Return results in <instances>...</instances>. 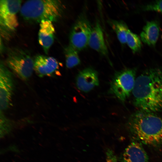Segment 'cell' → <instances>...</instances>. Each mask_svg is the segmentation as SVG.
<instances>
[{
  "instance_id": "1",
  "label": "cell",
  "mask_w": 162,
  "mask_h": 162,
  "mask_svg": "<svg viewBox=\"0 0 162 162\" xmlns=\"http://www.w3.org/2000/svg\"><path fill=\"white\" fill-rule=\"evenodd\" d=\"M132 94L134 104L140 110L153 113L162 111V70H145L136 78Z\"/></svg>"
},
{
  "instance_id": "2",
  "label": "cell",
  "mask_w": 162,
  "mask_h": 162,
  "mask_svg": "<svg viewBox=\"0 0 162 162\" xmlns=\"http://www.w3.org/2000/svg\"><path fill=\"white\" fill-rule=\"evenodd\" d=\"M127 127L135 140L154 147L162 144V118L153 112L139 110L130 117Z\"/></svg>"
},
{
  "instance_id": "3",
  "label": "cell",
  "mask_w": 162,
  "mask_h": 162,
  "mask_svg": "<svg viewBox=\"0 0 162 162\" xmlns=\"http://www.w3.org/2000/svg\"><path fill=\"white\" fill-rule=\"evenodd\" d=\"M63 10L62 3L56 0H30L22 6L20 13L26 20L40 22L43 20L56 21Z\"/></svg>"
},
{
  "instance_id": "4",
  "label": "cell",
  "mask_w": 162,
  "mask_h": 162,
  "mask_svg": "<svg viewBox=\"0 0 162 162\" xmlns=\"http://www.w3.org/2000/svg\"><path fill=\"white\" fill-rule=\"evenodd\" d=\"M6 63L16 74L24 80L31 77L34 70V59L28 52L20 48L8 50Z\"/></svg>"
},
{
  "instance_id": "5",
  "label": "cell",
  "mask_w": 162,
  "mask_h": 162,
  "mask_svg": "<svg viewBox=\"0 0 162 162\" xmlns=\"http://www.w3.org/2000/svg\"><path fill=\"white\" fill-rule=\"evenodd\" d=\"M136 73L135 68L125 69L116 72L110 82V93L124 102L132 93Z\"/></svg>"
},
{
  "instance_id": "6",
  "label": "cell",
  "mask_w": 162,
  "mask_h": 162,
  "mask_svg": "<svg viewBox=\"0 0 162 162\" xmlns=\"http://www.w3.org/2000/svg\"><path fill=\"white\" fill-rule=\"evenodd\" d=\"M92 27L84 12L77 18L70 31L69 44L79 51L83 50L88 45Z\"/></svg>"
},
{
  "instance_id": "7",
  "label": "cell",
  "mask_w": 162,
  "mask_h": 162,
  "mask_svg": "<svg viewBox=\"0 0 162 162\" xmlns=\"http://www.w3.org/2000/svg\"><path fill=\"white\" fill-rule=\"evenodd\" d=\"M21 0L0 1V24L2 28L14 30L18 25L17 14L21 7Z\"/></svg>"
},
{
  "instance_id": "8",
  "label": "cell",
  "mask_w": 162,
  "mask_h": 162,
  "mask_svg": "<svg viewBox=\"0 0 162 162\" xmlns=\"http://www.w3.org/2000/svg\"><path fill=\"white\" fill-rule=\"evenodd\" d=\"M12 73L2 62L0 64V108L3 111L8 107L14 89Z\"/></svg>"
},
{
  "instance_id": "9",
  "label": "cell",
  "mask_w": 162,
  "mask_h": 162,
  "mask_svg": "<svg viewBox=\"0 0 162 162\" xmlns=\"http://www.w3.org/2000/svg\"><path fill=\"white\" fill-rule=\"evenodd\" d=\"M119 160L121 162H149L148 156L141 143L135 140L125 148Z\"/></svg>"
},
{
  "instance_id": "10",
  "label": "cell",
  "mask_w": 162,
  "mask_h": 162,
  "mask_svg": "<svg viewBox=\"0 0 162 162\" xmlns=\"http://www.w3.org/2000/svg\"><path fill=\"white\" fill-rule=\"evenodd\" d=\"M76 84L80 90L85 92H89L99 84L97 72L90 67L82 70L77 76Z\"/></svg>"
},
{
  "instance_id": "11",
  "label": "cell",
  "mask_w": 162,
  "mask_h": 162,
  "mask_svg": "<svg viewBox=\"0 0 162 162\" xmlns=\"http://www.w3.org/2000/svg\"><path fill=\"white\" fill-rule=\"evenodd\" d=\"M58 68V62L53 57L39 55L34 59V70L39 77L51 76Z\"/></svg>"
},
{
  "instance_id": "12",
  "label": "cell",
  "mask_w": 162,
  "mask_h": 162,
  "mask_svg": "<svg viewBox=\"0 0 162 162\" xmlns=\"http://www.w3.org/2000/svg\"><path fill=\"white\" fill-rule=\"evenodd\" d=\"M88 46L101 55L108 58V52L105 41L102 26L99 20H97L92 27Z\"/></svg>"
},
{
  "instance_id": "13",
  "label": "cell",
  "mask_w": 162,
  "mask_h": 162,
  "mask_svg": "<svg viewBox=\"0 0 162 162\" xmlns=\"http://www.w3.org/2000/svg\"><path fill=\"white\" fill-rule=\"evenodd\" d=\"M55 32L52 21L43 20L40 22L38 41L46 54L53 43Z\"/></svg>"
},
{
  "instance_id": "14",
  "label": "cell",
  "mask_w": 162,
  "mask_h": 162,
  "mask_svg": "<svg viewBox=\"0 0 162 162\" xmlns=\"http://www.w3.org/2000/svg\"><path fill=\"white\" fill-rule=\"evenodd\" d=\"M159 34V26L155 20L147 22L140 34L142 41L149 46H154Z\"/></svg>"
},
{
  "instance_id": "15",
  "label": "cell",
  "mask_w": 162,
  "mask_h": 162,
  "mask_svg": "<svg viewBox=\"0 0 162 162\" xmlns=\"http://www.w3.org/2000/svg\"><path fill=\"white\" fill-rule=\"evenodd\" d=\"M108 22L115 31L117 38L122 45L126 43L127 33L128 30L126 24L122 20L110 19Z\"/></svg>"
},
{
  "instance_id": "16",
  "label": "cell",
  "mask_w": 162,
  "mask_h": 162,
  "mask_svg": "<svg viewBox=\"0 0 162 162\" xmlns=\"http://www.w3.org/2000/svg\"><path fill=\"white\" fill-rule=\"evenodd\" d=\"M78 52L70 45L65 48L64 53L67 68H71L80 64L81 61Z\"/></svg>"
},
{
  "instance_id": "17",
  "label": "cell",
  "mask_w": 162,
  "mask_h": 162,
  "mask_svg": "<svg viewBox=\"0 0 162 162\" xmlns=\"http://www.w3.org/2000/svg\"><path fill=\"white\" fill-rule=\"evenodd\" d=\"M126 43L134 53L139 52L141 50L142 44L140 38L129 29L127 33Z\"/></svg>"
},
{
  "instance_id": "18",
  "label": "cell",
  "mask_w": 162,
  "mask_h": 162,
  "mask_svg": "<svg viewBox=\"0 0 162 162\" xmlns=\"http://www.w3.org/2000/svg\"><path fill=\"white\" fill-rule=\"evenodd\" d=\"M0 137H2L11 130L13 126L11 122L4 115L3 111L0 112Z\"/></svg>"
},
{
  "instance_id": "19",
  "label": "cell",
  "mask_w": 162,
  "mask_h": 162,
  "mask_svg": "<svg viewBox=\"0 0 162 162\" xmlns=\"http://www.w3.org/2000/svg\"><path fill=\"white\" fill-rule=\"evenodd\" d=\"M146 11H154L162 13V0L156 1L150 3L143 7Z\"/></svg>"
},
{
  "instance_id": "20",
  "label": "cell",
  "mask_w": 162,
  "mask_h": 162,
  "mask_svg": "<svg viewBox=\"0 0 162 162\" xmlns=\"http://www.w3.org/2000/svg\"><path fill=\"white\" fill-rule=\"evenodd\" d=\"M106 154V162H117V157L112 149L108 148L107 149Z\"/></svg>"
},
{
  "instance_id": "21",
  "label": "cell",
  "mask_w": 162,
  "mask_h": 162,
  "mask_svg": "<svg viewBox=\"0 0 162 162\" xmlns=\"http://www.w3.org/2000/svg\"></svg>"
}]
</instances>
